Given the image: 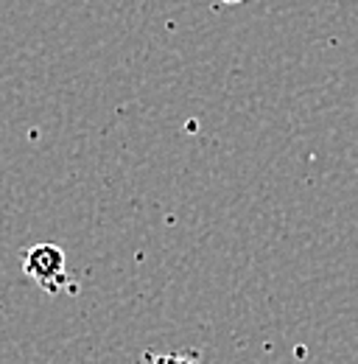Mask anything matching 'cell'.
<instances>
[{
  "label": "cell",
  "instance_id": "cell-2",
  "mask_svg": "<svg viewBox=\"0 0 358 364\" xmlns=\"http://www.w3.org/2000/svg\"><path fill=\"white\" fill-rule=\"evenodd\" d=\"M143 364H202L199 350H177V353H143Z\"/></svg>",
  "mask_w": 358,
  "mask_h": 364
},
{
  "label": "cell",
  "instance_id": "cell-3",
  "mask_svg": "<svg viewBox=\"0 0 358 364\" xmlns=\"http://www.w3.org/2000/svg\"><path fill=\"white\" fill-rule=\"evenodd\" d=\"M216 3H224V6H238V3H246V0H216Z\"/></svg>",
  "mask_w": 358,
  "mask_h": 364
},
{
  "label": "cell",
  "instance_id": "cell-1",
  "mask_svg": "<svg viewBox=\"0 0 358 364\" xmlns=\"http://www.w3.org/2000/svg\"><path fill=\"white\" fill-rule=\"evenodd\" d=\"M23 272L31 283H37L48 294H59V291H76V280L67 274V258L65 250L50 244V241H40L31 244L23 252Z\"/></svg>",
  "mask_w": 358,
  "mask_h": 364
}]
</instances>
